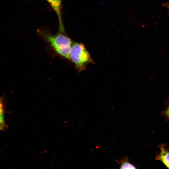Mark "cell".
I'll return each instance as SVG.
<instances>
[{
  "instance_id": "obj_5",
  "label": "cell",
  "mask_w": 169,
  "mask_h": 169,
  "mask_svg": "<svg viewBox=\"0 0 169 169\" xmlns=\"http://www.w3.org/2000/svg\"><path fill=\"white\" fill-rule=\"evenodd\" d=\"M120 169H136V167L131 163L127 156H124L119 162Z\"/></svg>"
},
{
  "instance_id": "obj_8",
  "label": "cell",
  "mask_w": 169,
  "mask_h": 169,
  "mask_svg": "<svg viewBox=\"0 0 169 169\" xmlns=\"http://www.w3.org/2000/svg\"><path fill=\"white\" fill-rule=\"evenodd\" d=\"M166 115L169 117V107H168L167 110L166 111Z\"/></svg>"
},
{
  "instance_id": "obj_3",
  "label": "cell",
  "mask_w": 169,
  "mask_h": 169,
  "mask_svg": "<svg viewBox=\"0 0 169 169\" xmlns=\"http://www.w3.org/2000/svg\"><path fill=\"white\" fill-rule=\"evenodd\" d=\"M50 5L57 15L59 20V32L65 33L62 17V0H45Z\"/></svg>"
},
{
  "instance_id": "obj_9",
  "label": "cell",
  "mask_w": 169,
  "mask_h": 169,
  "mask_svg": "<svg viewBox=\"0 0 169 169\" xmlns=\"http://www.w3.org/2000/svg\"><path fill=\"white\" fill-rule=\"evenodd\" d=\"M166 6L169 9V3H168L166 4Z\"/></svg>"
},
{
  "instance_id": "obj_4",
  "label": "cell",
  "mask_w": 169,
  "mask_h": 169,
  "mask_svg": "<svg viewBox=\"0 0 169 169\" xmlns=\"http://www.w3.org/2000/svg\"><path fill=\"white\" fill-rule=\"evenodd\" d=\"M160 151L156 155V159L161 161L169 168V151L163 144L160 146Z\"/></svg>"
},
{
  "instance_id": "obj_1",
  "label": "cell",
  "mask_w": 169,
  "mask_h": 169,
  "mask_svg": "<svg viewBox=\"0 0 169 169\" xmlns=\"http://www.w3.org/2000/svg\"><path fill=\"white\" fill-rule=\"evenodd\" d=\"M37 33L56 54L70 60V51L73 42L64 33L59 32L54 35L45 29H39L37 30Z\"/></svg>"
},
{
  "instance_id": "obj_2",
  "label": "cell",
  "mask_w": 169,
  "mask_h": 169,
  "mask_svg": "<svg viewBox=\"0 0 169 169\" xmlns=\"http://www.w3.org/2000/svg\"><path fill=\"white\" fill-rule=\"evenodd\" d=\"M69 58L70 60L74 64L75 67L78 71L84 70L88 64L94 63L90 54L81 43L73 42Z\"/></svg>"
},
{
  "instance_id": "obj_6",
  "label": "cell",
  "mask_w": 169,
  "mask_h": 169,
  "mask_svg": "<svg viewBox=\"0 0 169 169\" xmlns=\"http://www.w3.org/2000/svg\"><path fill=\"white\" fill-rule=\"evenodd\" d=\"M4 107L2 97H0V123L5 126L4 119Z\"/></svg>"
},
{
  "instance_id": "obj_7",
  "label": "cell",
  "mask_w": 169,
  "mask_h": 169,
  "mask_svg": "<svg viewBox=\"0 0 169 169\" xmlns=\"http://www.w3.org/2000/svg\"><path fill=\"white\" fill-rule=\"evenodd\" d=\"M6 126L2 125L0 123V130H2L5 129Z\"/></svg>"
}]
</instances>
